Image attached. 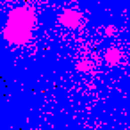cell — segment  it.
<instances>
[{
	"instance_id": "1",
	"label": "cell",
	"mask_w": 130,
	"mask_h": 130,
	"mask_svg": "<svg viewBox=\"0 0 130 130\" xmlns=\"http://www.w3.org/2000/svg\"><path fill=\"white\" fill-rule=\"evenodd\" d=\"M114 32H116V30H114V27H109V29H107V34H109V36H112Z\"/></svg>"
}]
</instances>
